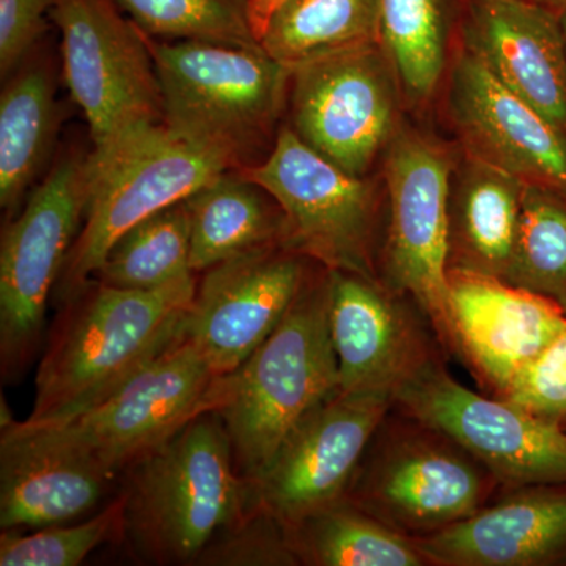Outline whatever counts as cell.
Listing matches in <instances>:
<instances>
[{"label":"cell","instance_id":"cell-36","mask_svg":"<svg viewBox=\"0 0 566 566\" xmlns=\"http://www.w3.org/2000/svg\"><path fill=\"white\" fill-rule=\"evenodd\" d=\"M538 2L558 14H564L566 11V0H538Z\"/></svg>","mask_w":566,"mask_h":566},{"label":"cell","instance_id":"cell-26","mask_svg":"<svg viewBox=\"0 0 566 566\" xmlns=\"http://www.w3.org/2000/svg\"><path fill=\"white\" fill-rule=\"evenodd\" d=\"M289 531L300 566H430L415 539L348 499L305 516Z\"/></svg>","mask_w":566,"mask_h":566},{"label":"cell","instance_id":"cell-21","mask_svg":"<svg viewBox=\"0 0 566 566\" xmlns=\"http://www.w3.org/2000/svg\"><path fill=\"white\" fill-rule=\"evenodd\" d=\"M415 542L430 566L566 565V483L501 488L474 515Z\"/></svg>","mask_w":566,"mask_h":566},{"label":"cell","instance_id":"cell-28","mask_svg":"<svg viewBox=\"0 0 566 566\" xmlns=\"http://www.w3.org/2000/svg\"><path fill=\"white\" fill-rule=\"evenodd\" d=\"M192 277L191 219L181 200L123 233L92 281L150 292Z\"/></svg>","mask_w":566,"mask_h":566},{"label":"cell","instance_id":"cell-17","mask_svg":"<svg viewBox=\"0 0 566 566\" xmlns=\"http://www.w3.org/2000/svg\"><path fill=\"white\" fill-rule=\"evenodd\" d=\"M449 354L483 394L502 398L566 329L553 301L491 275L447 271Z\"/></svg>","mask_w":566,"mask_h":566},{"label":"cell","instance_id":"cell-35","mask_svg":"<svg viewBox=\"0 0 566 566\" xmlns=\"http://www.w3.org/2000/svg\"><path fill=\"white\" fill-rule=\"evenodd\" d=\"M283 0H251V17L253 29H255L256 36L262 35L264 25L270 20L273 11L277 9Z\"/></svg>","mask_w":566,"mask_h":566},{"label":"cell","instance_id":"cell-19","mask_svg":"<svg viewBox=\"0 0 566 566\" xmlns=\"http://www.w3.org/2000/svg\"><path fill=\"white\" fill-rule=\"evenodd\" d=\"M463 48L566 134V35L538 0H464Z\"/></svg>","mask_w":566,"mask_h":566},{"label":"cell","instance_id":"cell-11","mask_svg":"<svg viewBox=\"0 0 566 566\" xmlns=\"http://www.w3.org/2000/svg\"><path fill=\"white\" fill-rule=\"evenodd\" d=\"M401 98L381 43L335 52L293 70L290 128L345 172L368 177L401 125Z\"/></svg>","mask_w":566,"mask_h":566},{"label":"cell","instance_id":"cell-31","mask_svg":"<svg viewBox=\"0 0 566 566\" xmlns=\"http://www.w3.org/2000/svg\"><path fill=\"white\" fill-rule=\"evenodd\" d=\"M125 499H112L102 512L77 524L36 528L31 535L2 531L0 565L2 566H76L93 551L114 539H122Z\"/></svg>","mask_w":566,"mask_h":566},{"label":"cell","instance_id":"cell-1","mask_svg":"<svg viewBox=\"0 0 566 566\" xmlns=\"http://www.w3.org/2000/svg\"><path fill=\"white\" fill-rule=\"evenodd\" d=\"M196 289V277L150 292L91 281L52 324L25 422L62 423L117 392L174 344Z\"/></svg>","mask_w":566,"mask_h":566},{"label":"cell","instance_id":"cell-8","mask_svg":"<svg viewBox=\"0 0 566 566\" xmlns=\"http://www.w3.org/2000/svg\"><path fill=\"white\" fill-rule=\"evenodd\" d=\"M85 205V158L63 159L3 229L0 363L6 382L20 381L40 352L48 300L80 234Z\"/></svg>","mask_w":566,"mask_h":566},{"label":"cell","instance_id":"cell-29","mask_svg":"<svg viewBox=\"0 0 566 566\" xmlns=\"http://www.w3.org/2000/svg\"><path fill=\"white\" fill-rule=\"evenodd\" d=\"M505 282L539 294L566 315V193L527 185L520 237Z\"/></svg>","mask_w":566,"mask_h":566},{"label":"cell","instance_id":"cell-23","mask_svg":"<svg viewBox=\"0 0 566 566\" xmlns=\"http://www.w3.org/2000/svg\"><path fill=\"white\" fill-rule=\"evenodd\" d=\"M191 219V268L205 273L259 249L286 245L281 205L241 169L227 170L186 199ZM289 248V245H286Z\"/></svg>","mask_w":566,"mask_h":566},{"label":"cell","instance_id":"cell-10","mask_svg":"<svg viewBox=\"0 0 566 566\" xmlns=\"http://www.w3.org/2000/svg\"><path fill=\"white\" fill-rule=\"evenodd\" d=\"M63 76L91 126L93 147L164 122L161 85L150 41L118 0H54Z\"/></svg>","mask_w":566,"mask_h":566},{"label":"cell","instance_id":"cell-27","mask_svg":"<svg viewBox=\"0 0 566 566\" xmlns=\"http://www.w3.org/2000/svg\"><path fill=\"white\" fill-rule=\"evenodd\" d=\"M457 0H381V44L408 102L433 98L447 69Z\"/></svg>","mask_w":566,"mask_h":566},{"label":"cell","instance_id":"cell-13","mask_svg":"<svg viewBox=\"0 0 566 566\" xmlns=\"http://www.w3.org/2000/svg\"><path fill=\"white\" fill-rule=\"evenodd\" d=\"M395 408L455 439L501 488L566 483V430L502 398L474 392L436 364L398 390Z\"/></svg>","mask_w":566,"mask_h":566},{"label":"cell","instance_id":"cell-14","mask_svg":"<svg viewBox=\"0 0 566 566\" xmlns=\"http://www.w3.org/2000/svg\"><path fill=\"white\" fill-rule=\"evenodd\" d=\"M329 326L338 363V390L385 394L415 381L450 356L430 316L408 294L379 279L331 271Z\"/></svg>","mask_w":566,"mask_h":566},{"label":"cell","instance_id":"cell-25","mask_svg":"<svg viewBox=\"0 0 566 566\" xmlns=\"http://www.w3.org/2000/svg\"><path fill=\"white\" fill-rule=\"evenodd\" d=\"M381 43V0H283L260 44L290 70L354 48Z\"/></svg>","mask_w":566,"mask_h":566},{"label":"cell","instance_id":"cell-24","mask_svg":"<svg viewBox=\"0 0 566 566\" xmlns=\"http://www.w3.org/2000/svg\"><path fill=\"white\" fill-rule=\"evenodd\" d=\"M54 82L44 65L14 73L0 96V207L24 199L50 158L57 136Z\"/></svg>","mask_w":566,"mask_h":566},{"label":"cell","instance_id":"cell-32","mask_svg":"<svg viewBox=\"0 0 566 566\" xmlns=\"http://www.w3.org/2000/svg\"><path fill=\"white\" fill-rule=\"evenodd\" d=\"M196 565L300 566L285 524L262 509H251L203 551Z\"/></svg>","mask_w":566,"mask_h":566},{"label":"cell","instance_id":"cell-6","mask_svg":"<svg viewBox=\"0 0 566 566\" xmlns=\"http://www.w3.org/2000/svg\"><path fill=\"white\" fill-rule=\"evenodd\" d=\"M501 490L455 439L390 408L365 447L345 499L412 539L474 515Z\"/></svg>","mask_w":566,"mask_h":566},{"label":"cell","instance_id":"cell-15","mask_svg":"<svg viewBox=\"0 0 566 566\" xmlns=\"http://www.w3.org/2000/svg\"><path fill=\"white\" fill-rule=\"evenodd\" d=\"M392 405L389 395L338 390L316 406L262 471L244 476L249 510L262 509L292 527L345 499L365 447Z\"/></svg>","mask_w":566,"mask_h":566},{"label":"cell","instance_id":"cell-30","mask_svg":"<svg viewBox=\"0 0 566 566\" xmlns=\"http://www.w3.org/2000/svg\"><path fill=\"white\" fill-rule=\"evenodd\" d=\"M150 39L260 48L251 0H118Z\"/></svg>","mask_w":566,"mask_h":566},{"label":"cell","instance_id":"cell-5","mask_svg":"<svg viewBox=\"0 0 566 566\" xmlns=\"http://www.w3.org/2000/svg\"><path fill=\"white\" fill-rule=\"evenodd\" d=\"M164 123L186 139L252 166L277 128L293 70L260 48L148 36Z\"/></svg>","mask_w":566,"mask_h":566},{"label":"cell","instance_id":"cell-37","mask_svg":"<svg viewBox=\"0 0 566 566\" xmlns=\"http://www.w3.org/2000/svg\"><path fill=\"white\" fill-rule=\"evenodd\" d=\"M562 22H564L565 35H566V11L562 14Z\"/></svg>","mask_w":566,"mask_h":566},{"label":"cell","instance_id":"cell-22","mask_svg":"<svg viewBox=\"0 0 566 566\" xmlns=\"http://www.w3.org/2000/svg\"><path fill=\"white\" fill-rule=\"evenodd\" d=\"M526 182L458 151L447 210V271L505 281L520 237Z\"/></svg>","mask_w":566,"mask_h":566},{"label":"cell","instance_id":"cell-33","mask_svg":"<svg viewBox=\"0 0 566 566\" xmlns=\"http://www.w3.org/2000/svg\"><path fill=\"white\" fill-rule=\"evenodd\" d=\"M502 400L566 430V329L516 376Z\"/></svg>","mask_w":566,"mask_h":566},{"label":"cell","instance_id":"cell-18","mask_svg":"<svg viewBox=\"0 0 566 566\" xmlns=\"http://www.w3.org/2000/svg\"><path fill=\"white\" fill-rule=\"evenodd\" d=\"M450 115L465 155L566 193V134L464 48L453 63Z\"/></svg>","mask_w":566,"mask_h":566},{"label":"cell","instance_id":"cell-7","mask_svg":"<svg viewBox=\"0 0 566 566\" xmlns=\"http://www.w3.org/2000/svg\"><path fill=\"white\" fill-rule=\"evenodd\" d=\"M241 172L281 205L290 249L326 270L379 279L387 227L385 182L345 172L290 126L279 132L263 161Z\"/></svg>","mask_w":566,"mask_h":566},{"label":"cell","instance_id":"cell-20","mask_svg":"<svg viewBox=\"0 0 566 566\" xmlns=\"http://www.w3.org/2000/svg\"><path fill=\"white\" fill-rule=\"evenodd\" d=\"M54 427L17 422L0 438L2 531L71 523L102 504L114 482Z\"/></svg>","mask_w":566,"mask_h":566},{"label":"cell","instance_id":"cell-12","mask_svg":"<svg viewBox=\"0 0 566 566\" xmlns=\"http://www.w3.org/2000/svg\"><path fill=\"white\" fill-rule=\"evenodd\" d=\"M227 381L177 337L102 403L50 427L117 476L197 416L216 411Z\"/></svg>","mask_w":566,"mask_h":566},{"label":"cell","instance_id":"cell-2","mask_svg":"<svg viewBox=\"0 0 566 566\" xmlns=\"http://www.w3.org/2000/svg\"><path fill=\"white\" fill-rule=\"evenodd\" d=\"M123 542L144 564L196 565L249 510L226 424L203 412L125 472Z\"/></svg>","mask_w":566,"mask_h":566},{"label":"cell","instance_id":"cell-9","mask_svg":"<svg viewBox=\"0 0 566 566\" xmlns=\"http://www.w3.org/2000/svg\"><path fill=\"white\" fill-rule=\"evenodd\" d=\"M457 158L458 153L406 123L382 156L387 227L379 281L423 308L447 353V210Z\"/></svg>","mask_w":566,"mask_h":566},{"label":"cell","instance_id":"cell-34","mask_svg":"<svg viewBox=\"0 0 566 566\" xmlns=\"http://www.w3.org/2000/svg\"><path fill=\"white\" fill-rule=\"evenodd\" d=\"M54 0H0V73H14L44 32Z\"/></svg>","mask_w":566,"mask_h":566},{"label":"cell","instance_id":"cell-16","mask_svg":"<svg viewBox=\"0 0 566 566\" xmlns=\"http://www.w3.org/2000/svg\"><path fill=\"white\" fill-rule=\"evenodd\" d=\"M315 264L286 245L216 264L197 283L178 337L219 376L234 374L282 322Z\"/></svg>","mask_w":566,"mask_h":566},{"label":"cell","instance_id":"cell-4","mask_svg":"<svg viewBox=\"0 0 566 566\" xmlns=\"http://www.w3.org/2000/svg\"><path fill=\"white\" fill-rule=\"evenodd\" d=\"M237 169L222 153L174 133L164 122L145 123L85 156L84 226L55 286L69 303L91 283L115 241L136 223L188 199L216 177Z\"/></svg>","mask_w":566,"mask_h":566},{"label":"cell","instance_id":"cell-3","mask_svg":"<svg viewBox=\"0 0 566 566\" xmlns=\"http://www.w3.org/2000/svg\"><path fill=\"white\" fill-rule=\"evenodd\" d=\"M338 392L329 275L316 263L282 322L234 374L216 415L245 479L262 471L305 417Z\"/></svg>","mask_w":566,"mask_h":566}]
</instances>
